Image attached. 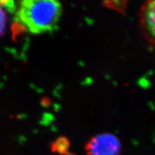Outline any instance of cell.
<instances>
[{
  "mask_svg": "<svg viewBox=\"0 0 155 155\" xmlns=\"http://www.w3.org/2000/svg\"><path fill=\"white\" fill-rule=\"evenodd\" d=\"M6 25H7V15H6L5 9L0 5V35L5 32Z\"/></svg>",
  "mask_w": 155,
  "mask_h": 155,
  "instance_id": "277c9868",
  "label": "cell"
},
{
  "mask_svg": "<svg viewBox=\"0 0 155 155\" xmlns=\"http://www.w3.org/2000/svg\"><path fill=\"white\" fill-rule=\"evenodd\" d=\"M63 7L55 0H23L17 4L15 19L33 35H42L55 29L61 18Z\"/></svg>",
  "mask_w": 155,
  "mask_h": 155,
  "instance_id": "6da1fadb",
  "label": "cell"
},
{
  "mask_svg": "<svg viewBox=\"0 0 155 155\" xmlns=\"http://www.w3.org/2000/svg\"><path fill=\"white\" fill-rule=\"evenodd\" d=\"M145 38L155 48V1H148L141 7L139 14Z\"/></svg>",
  "mask_w": 155,
  "mask_h": 155,
  "instance_id": "3957f363",
  "label": "cell"
},
{
  "mask_svg": "<svg viewBox=\"0 0 155 155\" xmlns=\"http://www.w3.org/2000/svg\"><path fill=\"white\" fill-rule=\"evenodd\" d=\"M87 155H120L121 144L117 137L111 133L100 134L86 143Z\"/></svg>",
  "mask_w": 155,
  "mask_h": 155,
  "instance_id": "7a4b0ae2",
  "label": "cell"
}]
</instances>
